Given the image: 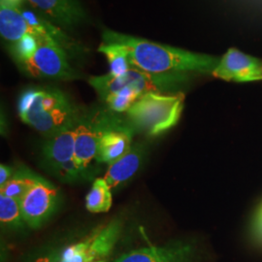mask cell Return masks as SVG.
<instances>
[{
	"instance_id": "cell-1",
	"label": "cell",
	"mask_w": 262,
	"mask_h": 262,
	"mask_svg": "<svg viewBox=\"0 0 262 262\" xmlns=\"http://www.w3.org/2000/svg\"><path fill=\"white\" fill-rule=\"evenodd\" d=\"M102 43L122 48L127 53L132 67L156 75H212L221 59L217 56L161 45L109 29L103 31Z\"/></svg>"
},
{
	"instance_id": "cell-2",
	"label": "cell",
	"mask_w": 262,
	"mask_h": 262,
	"mask_svg": "<svg viewBox=\"0 0 262 262\" xmlns=\"http://www.w3.org/2000/svg\"><path fill=\"white\" fill-rule=\"evenodd\" d=\"M18 112L23 122L46 137L74 125L81 119L67 94L51 86L25 90L19 95Z\"/></svg>"
},
{
	"instance_id": "cell-3",
	"label": "cell",
	"mask_w": 262,
	"mask_h": 262,
	"mask_svg": "<svg viewBox=\"0 0 262 262\" xmlns=\"http://www.w3.org/2000/svg\"><path fill=\"white\" fill-rule=\"evenodd\" d=\"M185 94L150 93L142 95L125 113L131 127L148 136H159L178 123Z\"/></svg>"
},
{
	"instance_id": "cell-4",
	"label": "cell",
	"mask_w": 262,
	"mask_h": 262,
	"mask_svg": "<svg viewBox=\"0 0 262 262\" xmlns=\"http://www.w3.org/2000/svg\"><path fill=\"white\" fill-rule=\"evenodd\" d=\"M14 61L21 72L31 78L56 81L78 78L66 51L46 36H39L37 47L31 54Z\"/></svg>"
},
{
	"instance_id": "cell-5",
	"label": "cell",
	"mask_w": 262,
	"mask_h": 262,
	"mask_svg": "<svg viewBox=\"0 0 262 262\" xmlns=\"http://www.w3.org/2000/svg\"><path fill=\"white\" fill-rule=\"evenodd\" d=\"M187 74H171V75H156L144 72L132 67L124 75L113 77L106 74L95 76L89 80L90 84L101 99L108 94L118 92L123 88H129L141 95L150 93L163 94L175 91L179 85L184 84L189 79Z\"/></svg>"
},
{
	"instance_id": "cell-6",
	"label": "cell",
	"mask_w": 262,
	"mask_h": 262,
	"mask_svg": "<svg viewBox=\"0 0 262 262\" xmlns=\"http://www.w3.org/2000/svg\"><path fill=\"white\" fill-rule=\"evenodd\" d=\"M122 228L121 220H112L84 240L68 246L56 262H107L121 236Z\"/></svg>"
},
{
	"instance_id": "cell-7",
	"label": "cell",
	"mask_w": 262,
	"mask_h": 262,
	"mask_svg": "<svg viewBox=\"0 0 262 262\" xmlns=\"http://www.w3.org/2000/svg\"><path fill=\"white\" fill-rule=\"evenodd\" d=\"M58 199L57 188L46 180L37 177L19 201L25 224L31 228L42 226L56 211Z\"/></svg>"
},
{
	"instance_id": "cell-8",
	"label": "cell",
	"mask_w": 262,
	"mask_h": 262,
	"mask_svg": "<svg viewBox=\"0 0 262 262\" xmlns=\"http://www.w3.org/2000/svg\"><path fill=\"white\" fill-rule=\"evenodd\" d=\"M75 125L66 127L47 137L44 157L57 175L66 180L76 179L82 171L75 160Z\"/></svg>"
},
{
	"instance_id": "cell-9",
	"label": "cell",
	"mask_w": 262,
	"mask_h": 262,
	"mask_svg": "<svg viewBox=\"0 0 262 262\" xmlns=\"http://www.w3.org/2000/svg\"><path fill=\"white\" fill-rule=\"evenodd\" d=\"M99 135L96 161L111 164L132 147V127L111 121L106 115L98 116Z\"/></svg>"
},
{
	"instance_id": "cell-10",
	"label": "cell",
	"mask_w": 262,
	"mask_h": 262,
	"mask_svg": "<svg viewBox=\"0 0 262 262\" xmlns=\"http://www.w3.org/2000/svg\"><path fill=\"white\" fill-rule=\"evenodd\" d=\"M212 75L235 83L262 81V59L230 48L220 59Z\"/></svg>"
},
{
	"instance_id": "cell-11",
	"label": "cell",
	"mask_w": 262,
	"mask_h": 262,
	"mask_svg": "<svg viewBox=\"0 0 262 262\" xmlns=\"http://www.w3.org/2000/svg\"><path fill=\"white\" fill-rule=\"evenodd\" d=\"M57 25L71 28L83 23L85 13L76 0H26Z\"/></svg>"
},
{
	"instance_id": "cell-12",
	"label": "cell",
	"mask_w": 262,
	"mask_h": 262,
	"mask_svg": "<svg viewBox=\"0 0 262 262\" xmlns=\"http://www.w3.org/2000/svg\"><path fill=\"white\" fill-rule=\"evenodd\" d=\"M0 34L9 45L30 35L40 36L23 15L19 5H12L4 1H0Z\"/></svg>"
},
{
	"instance_id": "cell-13",
	"label": "cell",
	"mask_w": 262,
	"mask_h": 262,
	"mask_svg": "<svg viewBox=\"0 0 262 262\" xmlns=\"http://www.w3.org/2000/svg\"><path fill=\"white\" fill-rule=\"evenodd\" d=\"M99 135V122L78 121L75 125V160L83 172L96 159Z\"/></svg>"
},
{
	"instance_id": "cell-14",
	"label": "cell",
	"mask_w": 262,
	"mask_h": 262,
	"mask_svg": "<svg viewBox=\"0 0 262 262\" xmlns=\"http://www.w3.org/2000/svg\"><path fill=\"white\" fill-rule=\"evenodd\" d=\"M144 157V145L135 144L122 158L109 164L104 176L109 187L115 188L129 181L139 171Z\"/></svg>"
},
{
	"instance_id": "cell-15",
	"label": "cell",
	"mask_w": 262,
	"mask_h": 262,
	"mask_svg": "<svg viewBox=\"0 0 262 262\" xmlns=\"http://www.w3.org/2000/svg\"><path fill=\"white\" fill-rule=\"evenodd\" d=\"M20 10L28 23L37 30L38 34L53 39L66 51L69 58H76L84 55V48L76 42L74 39L69 37L60 28L30 10L23 8H20Z\"/></svg>"
},
{
	"instance_id": "cell-16",
	"label": "cell",
	"mask_w": 262,
	"mask_h": 262,
	"mask_svg": "<svg viewBox=\"0 0 262 262\" xmlns=\"http://www.w3.org/2000/svg\"><path fill=\"white\" fill-rule=\"evenodd\" d=\"M189 249L184 245L150 246L123 253L113 262H184Z\"/></svg>"
},
{
	"instance_id": "cell-17",
	"label": "cell",
	"mask_w": 262,
	"mask_h": 262,
	"mask_svg": "<svg viewBox=\"0 0 262 262\" xmlns=\"http://www.w3.org/2000/svg\"><path fill=\"white\" fill-rule=\"evenodd\" d=\"M111 187L104 178H97L85 198V207L91 213H106L112 206Z\"/></svg>"
},
{
	"instance_id": "cell-18",
	"label": "cell",
	"mask_w": 262,
	"mask_h": 262,
	"mask_svg": "<svg viewBox=\"0 0 262 262\" xmlns=\"http://www.w3.org/2000/svg\"><path fill=\"white\" fill-rule=\"evenodd\" d=\"M98 52L102 53L108 60L110 67L109 75L120 77L127 73L132 68L127 53L122 48L114 44L101 43L98 48Z\"/></svg>"
},
{
	"instance_id": "cell-19",
	"label": "cell",
	"mask_w": 262,
	"mask_h": 262,
	"mask_svg": "<svg viewBox=\"0 0 262 262\" xmlns=\"http://www.w3.org/2000/svg\"><path fill=\"white\" fill-rule=\"evenodd\" d=\"M0 223L3 227L9 228H19L24 225L19 200L0 193Z\"/></svg>"
},
{
	"instance_id": "cell-20",
	"label": "cell",
	"mask_w": 262,
	"mask_h": 262,
	"mask_svg": "<svg viewBox=\"0 0 262 262\" xmlns=\"http://www.w3.org/2000/svg\"><path fill=\"white\" fill-rule=\"evenodd\" d=\"M141 96L142 95L136 91L129 88H123L118 92L106 95L102 101L113 113H126Z\"/></svg>"
},
{
	"instance_id": "cell-21",
	"label": "cell",
	"mask_w": 262,
	"mask_h": 262,
	"mask_svg": "<svg viewBox=\"0 0 262 262\" xmlns=\"http://www.w3.org/2000/svg\"><path fill=\"white\" fill-rule=\"evenodd\" d=\"M36 179V176L28 173L16 174L3 187H0V193L20 201Z\"/></svg>"
},
{
	"instance_id": "cell-22",
	"label": "cell",
	"mask_w": 262,
	"mask_h": 262,
	"mask_svg": "<svg viewBox=\"0 0 262 262\" xmlns=\"http://www.w3.org/2000/svg\"><path fill=\"white\" fill-rule=\"evenodd\" d=\"M13 170L9 166L1 164L0 165V187H3L10 179L12 178Z\"/></svg>"
},
{
	"instance_id": "cell-23",
	"label": "cell",
	"mask_w": 262,
	"mask_h": 262,
	"mask_svg": "<svg viewBox=\"0 0 262 262\" xmlns=\"http://www.w3.org/2000/svg\"><path fill=\"white\" fill-rule=\"evenodd\" d=\"M254 233L262 243V222H254Z\"/></svg>"
},
{
	"instance_id": "cell-24",
	"label": "cell",
	"mask_w": 262,
	"mask_h": 262,
	"mask_svg": "<svg viewBox=\"0 0 262 262\" xmlns=\"http://www.w3.org/2000/svg\"><path fill=\"white\" fill-rule=\"evenodd\" d=\"M58 259V257H56L55 255H47V256H43L37 258L36 260H33L32 262H56Z\"/></svg>"
},
{
	"instance_id": "cell-25",
	"label": "cell",
	"mask_w": 262,
	"mask_h": 262,
	"mask_svg": "<svg viewBox=\"0 0 262 262\" xmlns=\"http://www.w3.org/2000/svg\"><path fill=\"white\" fill-rule=\"evenodd\" d=\"M0 1L7 2V3L12 4V5H19V4H20V2H21V1H24V0H0Z\"/></svg>"
},
{
	"instance_id": "cell-26",
	"label": "cell",
	"mask_w": 262,
	"mask_h": 262,
	"mask_svg": "<svg viewBox=\"0 0 262 262\" xmlns=\"http://www.w3.org/2000/svg\"><path fill=\"white\" fill-rule=\"evenodd\" d=\"M255 222H262V206L261 208L259 209L258 213H257L256 219H255Z\"/></svg>"
}]
</instances>
